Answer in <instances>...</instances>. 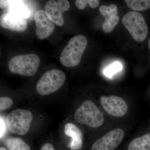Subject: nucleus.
I'll return each instance as SVG.
<instances>
[{
  "label": "nucleus",
  "instance_id": "1",
  "mask_svg": "<svg viewBox=\"0 0 150 150\" xmlns=\"http://www.w3.org/2000/svg\"><path fill=\"white\" fill-rule=\"evenodd\" d=\"M87 43V39L82 35H76L71 38L60 55L61 63L67 67L77 66L80 63Z\"/></svg>",
  "mask_w": 150,
  "mask_h": 150
},
{
  "label": "nucleus",
  "instance_id": "2",
  "mask_svg": "<svg viewBox=\"0 0 150 150\" xmlns=\"http://www.w3.org/2000/svg\"><path fill=\"white\" fill-rule=\"evenodd\" d=\"M74 117L80 124L93 128H98L103 125L104 117L102 112L90 100L84 101L75 111Z\"/></svg>",
  "mask_w": 150,
  "mask_h": 150
},
{
  "label": "nucleus",
  "instance_id": "3",
  "mask_svg": "<svg viewBox=\"0 0 150 150\" xmlns=\"http://www.w3.org/2000/svg\"><path fill=\"white\" fill-rule=\"evenodd\" d=\"M40 64V59L36 54H28L14 56L8 63L9 69L14 74L25 76L35 74Z\"/></svg>",
  "mask_w": 150,
  "mask_h": 150
},
{
  "label": "nucleus",
  "instance_id": "4",
  "mask_svg": "<svg viewBox=\"0 0 150 150\" xmlns=\"http://www.w3.org/2000/svg\"><path fill=\"white\" fill-rule=\"evenodd\" d=\"M66 75L62 71L51 69L44 73L36 85V91L41 96L54 93L64 83Z\"/></svg>",
  "mask_w": 150,
  "mask_h": 150
},
{
  "label": "nucleus",
  "instance_id": "5",
  "mask_svg": "<svg viewBox=\"0 0 150 150\" xmlns=\"http://www.w3.org/2000/svg\"><path fill=\"white\" fill-rule=\"evenodd\" d=\"M33 118L32 112L29 110L16 109L7 115L6 123L12 133L22 136L25 135L29 131Z\"/></svg>",
  "mask_w": 150,
  "mask_h": 150
},
{
  "label": "nucleus",
  "instance_id": "6",
  "mask_svg": "<svg viewBox=\"0 0 150 150\" xmlns=\"http://www.w3.org/2000/svg\"><path fill=\"white\" fill-rule=\"evenodd\" d=\"M122 22L134 40L141 42L146 38L148 26L140 13L135 11L127 13L123 16Z\"/></svg>",
  "mask_w": 150,
  "mask_h": 150
},
{
  "label": "nucleus",
  "instance_id": "7",
  "mask_svg": "<svg viewBox=\"0 0 150 150\" xmlns=\"http://www.w3.org/2000/svg\"><path fill=\"white\" fill-rule=\"evenodd\" d=\"M99 100L105 111L113 117H123L128 112V104L121 97L115 95L102 96L100 98Z\"/></svg>",
  "mask_w": 150,
  "mask_h": 150
},
{
  "label": "nucleus",
  "instance_id": "8",
  "mask_svg": "<svg viewBox=\"0 0 150 150\" xmlns=\"http://www.w3.org/2000/svg\"><path fill=\"white\" fill-rule=\"evenodd\" d=\"M124 137L123 129H112L97 140L92 146L91 150H115L123 142Z\"/></svg>",
  "mask_w": 150,
  "mask_h": 150
},
{
  "label": "nucleus",
  "instance_id": "9",
  "mask_svg": "<svg viewBox=\"0 0 150 150\" xmlns=\"http://www.w3.org/2000/svg\"><path fill=\"white\" fill-rule=\"evenodd\" d=\"M69 2L67 0H50L46 3L45 11L48 18L59 26L64 23L63 13L70 8Z\"/></svg>",
  "mask_w": 150,
  "mask_h": 150
},
{
  "label": "nucleus",
  "instance_id": "10",
  "mask_svg": "<svg viewBox=\"0 0 150 150\" xmlns=\"http://www.w3.org/2000/svg\"><path fill=\"white\" fill-rule=\"evenodd\" d=\"M36 25L35 34L38 39L44 40L54 32L55 24L48 18L45 11L40 10L35 13L34 16Z\"/></svg>",
  "mask_w": 150,
  "mask_h": 150
},
{
  "label": "nucleus",
  "instance_id": "11",
  "mask_svg": "<svg viewBox=\"0 0 150 150\" xmlns=\"http://www.w3.org/2000/svg\"><path fill=\"white\" fill-rule=\"evenodd\" d=\"M0 25L5 29L17 32L24 31L27 29L28 27L26 20L11 12L1 15Z\"/></svg>",
  "mask_w": 150,
  "mask_h": 150
},
{
  "label": "nucleus",
  "instance_id": "12",
  "mask_svg": "<svg viewBox=\"0 0 150 150\" xmlns=\"http://www.w3.org/2000/svg\"><path fill=\"white\" fill-rule=\"evenodd\" d=\"M100 12L105 18V21L102 25L103 30L108 33L111 32L119 22L118 14V8L115 4L109 6L103 5L99 8Z\"/></svg>",
  "mask_w": 150,
  "mask_h": 150
},
{
  "label": "nucleus",
  "instance_id": "13",
  "mask_svg": "<svg viewBox=\"0 0 150 150\" xmlns=\"http://www.w3.org/2000/svg\"><path fill=\"white\" fill-rule=\"evenodd\" d=\"M65 134L71 138L70 148L72 150H80L83 146V134L80 129L72 123H68L64 127Z\"/></svg>",
  "mask_w": 150,
  "mask_h": 150
},
{
  "label": "nucleus",
  "instance_id": "14",
  "mask_svg": "<svg viewBox=\"0 0 150 150\" xmlns=\"http://www.w3.org/2000/svg\"><path fill=\"white\" fill-rule=\"evenodd\" d=\"M128 150H150V133L132 140Z\"/></svg>",
  "mask_w": 150,
  "mask_h": 150
},
{
  "label": "nucleus",
  "instance_id": "15",
  "mask_svg": "<svg viewBox=\"0 0 150 150\" xmlns=\"http://www.w3.org/2000/svg\"><path fill=\"white\" fill-rule=\"evenodd\" d=\"M5 144L8 150H31L24 141L17 137L8 138L6 140Z\"/></svg>",
  "mask_w": 150,
  "mask_h": 150
},
{
  "label": "nucleus",
  "instance_id": "16",
  "mask_svg": "<svg viewBox=\"0 0 150 150\" xmlns=\"http://www.w3.org/2000/svg\"><path fill=\"white\" fill-rule=\"evenodd\" d=\"M9 6V12L15 14L22 18L27 17L29 14V11L25 6L22 5L20 1H12Z\"/></svg>",
  "mask_w": 150,
  "mask_h": 150
},
{
  "label": "nucleus",
  "instance_id": "17",
  "mask_svg": "<svg viewBox=\"0 0 150 150\" xmlns=\"http://www.w3.org/2000/svg\"><path fill=\"white\" fill-rule=\"evenodd\" d=\"M129 8L136 11H144L150 8V0H126Z\"/></svg>",
  "mask_w": 150,
  "mask_h": 150
},
{
  "label": "nucleus",
  "instance_id": "18",
  "mask_svg": "<svg viewBox=\"0 0 150 150\" xmlns=\"http://www.w3.org/2000/svg\"><path fill=\"white\" fill-rule=\"evenodd\" d=\"M87 4L92 8H95L98 6L100 1L98 0H76L75 4L78 9L83 10L85 8Z\"/></svg>",
  "mask_w": 150,
  "mask_h": 150
},
{
  "label": "nucleus",
  "instance_id": "19",
  "mask_svg": "<svg viewBox=\"0 0 150 150\" xmlns=\"http://www.w3.org/2000/svg\"><path fill=\"white\" fill-rule=\"evenodd\" d=\"M122 68L121 63L118 62H115L105 70L104 73L106 76L111 77L115 73L121 70Z\"/></svg>",
  "mask_w": 150,
  "mask_h": 150
},
{
  "label": "nucleus",
  "instance_id": "20",
  "mask_svg": "<svg viewBox=\"0 0 150 150\" xmlns=\"http://www.w3.org/2000/svg\"><path fill=\"white\" fill-rule=\"evenodd\" d=\"M13 104V100L8 97H2L0 98V110H6L10 108Z\"/></svg>",
  "mask_w": 150,
  "mask_h": 150
},
{
  "label": "nucleus",
  "instance_id": "21",
  "mask_svg": "<svg viewBox=\"0 0 150 150\" xmlns=\"http://www.w3.org/2000/svg\"><path fill=\"white\" fill-rule=\"evenodd\" d=\"M40 150H55L53 146L49 143H46L42 145Z\"/></svg>",
  "mask_w": 150,
  "mask_h": 150
},
{
  "label": "nucleus",
  "instance_id": "22",
  "mask_svg": "<svg viewBox=\"0 0 150 150\" xmlns=\"http://www.w3.org/2000/svg\"><path fill=\"white\" fill-rule=\"evenodd\" d=\"M5 131V123H4L1 117V138L4 136Z\"/></svg>",
  "mask_w": 150,
  "mask_h": 150
},
{
  "label": "nucleus",
  "instance_id": "23",
  "mask_svg": "<svg viewBox=\"0 0 150 150\" xmlns=\"http://www.w3.org/2000/svg\"><path fill=\"white\" fill-rule=\"evenodd\" d=\"M9 1H0V8L1 9L5 8L8 6L9 5Z\"/></svg>",
  "mask_w": 150,
  "mask_h": 150
},
{
  "label": "nucleus",
  "instance_id": "24",
  "mask_svg": "<svg viewBox=\"0 0 150 150\" xmlns=\"http://www.w3.org/2000/svg\"><path fill=\"white\" fill-rule=\"evenodd\" d=\"M148 45L149 49V50H150V39H149V41H148Z\"/></svg>",
  "mask_w": 150,
  "mask_h": 150
},
{
  "label": "nucleus",
  "instance_id": "25",
  "mask_svg": "<svg viewBox=\"0 0 150 150\" xmlns=\"http://www.w3.org/2000/svg\"><path fill=\"white\" fill-rule=\"evenodd\" d=\"M0 150H7L5 148L3 147H1L0 148Z\"/></svg>",
  "mask_w": 150,
  "mask_h": 150
}]
</instances>
